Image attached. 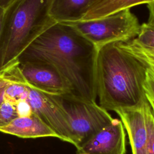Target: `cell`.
<instances>
[{"mask_svg":"<svg viewBox=\"0 0 154 154\" xmlns=\"http://www.w3.org/2000/svg\"><path fill=\"white\" fill-rule=\"evenodd\" d=\"M97 52L70 26L55 22L24 51L17 61H38L52 66L71 85V94L95 102Z\"/></svg>","mask_w":154,"mask_h":154,"instance_id":"cell-1","label":"cell"},{"mask_svg":"<svg viewBox=\"0 0 154 154\" xmlns=\"http://www.w3.org/2000/svg\"><path fill=\"white\" fill-rule=\"evenodd\" d=\"M146 71L143 63L116 43L101 48L95 66L100 106L114 111L142 106L147 101L143 87Z\"/></svg>","mask_w":154,"mask_h":154,"instance_id":"cell-2","label":"cell"},{"mask_svg":"<svg viewBox=\"0 0 154 154\" xmlns=\"http://www.w3.org/2000/svg\"><path fill=\"white\" fill-rule=\"evenodd\" d=\"M49 0H14L4 10L0 37V73L15 64L24 51L55 23Z\"/></svg>","mask_w":154,"mask_h":154,"instance_id":"cell-3","label":"cell"},{"mask_svg":"<svg viewBox=\"0 0 154 154\" xmlns=\"http://www.w3.org/2000/svg\"><path fill=\"white\" fill-rule=\"evenodd\" d=\"M99 51L104 46L125 43L139 34L141 25L130 9L96 20L66 23Z\"/></svg>","mask_w":154,"mask_h":154,"instance_id":"cell-4","label":"cell"},{"mask_svg":"<svg viewBox=\"0 0 154 154\" xmlns=\"http://www.w3.org/2000/svg\"><path fill=\"white\" fill-rule=\"evenodd\" d=\"M66 113L72 144L79 147L113 119L96 102L86 100L71 94L54 95Z\"/></svg>","mask_w":154,"mask_h":154,"instance_id":"cell-5","label":"cell"},{"mask_svg":"<svg viewBox=\"0 0 154 154\" xmlns=\"http://www.w3.org/2000/svg\"><path fill=\"white\" fill-rule=\"evenodd\" d=\"M8 82H15L54 95L72 93L69 83L52 66L38 61H18L0 73Z\"/></svg>","mask_w":154,"mask_h":154,"instance_id":"cell-6","label":"cell"},{"mask_svg":"<svg viewBox=\"0 0 154 154\" xmlns=\"http://www.w3.org/2000/svg\"><path fill=\"white\" fill-rule=\"evenodd\" d=\"M27 100L32 112L58 135L59 139L72 144L66 113L54 94L29 87Z\"/></svg>","mask_w":154,"mask_h":154,"instance_id":"cell-7","label":"cell"},{"mask_svg":"<svg viewBox=\"0 0 154 154\" xmlns=\"http://www.w3.org/2000/svg\"><path fill=\"white\" fill-rule=\"evenodd\" d=\"M125 133L121 120L112 121L76 148L77 154H125Z\"/></svg>","mask_w":154,"mask_h":154,"instance_id":"cell-8","label":"cell"},{"mask_svg":"<svg viewBox=\"0 0 154 154\" xmlns=\"http://www.w3.org/2000/svg\"><path fill=\"white\" fill-rule=\"evenodd\" d=\"M149 105L147 101L140 107L115 111L128 132L132 154H147L149 138L147 115Z\"/></svg>","mask_w":154,"mask_h":154,"instance_id":"cell-9","label":"cell"},{"mask_svg":"<svg viewBox=\"0 0 154 154\" xmlns=\"http://www.w3.org/2000/svg\"><path fill=\"white\" fill-rule=\"evenodd\" d=\"M117 45L154 72V27L144 23L137 37Z\"/></svg>","mask_w":154,"mask_h":154,"instance_id":"cell-10","label":"cell"},{"mask_svg":"<svg viewBox=\"0 0 154 154\" xmlns=\"http://www.w3.org/2000/svg\"><path fill=\"white\" fill-rule=\"evenodd\" d=\"M0 132L21 138H38L58 135L33 112L27 116L18 117Z\"/></svg>","mask_w":154,"mask_h":154,"instance_id":"cell-11","label":"cell"},{"mask_svg":"<svg viewBox=\"0 0 154 154\" xmlns=\"http://www.w3.org/2000/svg\"><path fill=\"white\" fill-rule=\"evenodd\" d=\"M92 0H49V15L56 23L79 21Z\"/></svg>","mask_w":154,"mask_h":154,"instance_id":"cell-12","label":"cell"},{"mask_svg":"<svg viewBox=\"0 0 154 154\" xmlns=\"http://www.w3.org/2000/svg\"><path fill=\"white\" fill-rule=\"evenodd\" d=\"M153 0H92L87 11L79 21H87L103 18L125 9Z\"/></svg>","mask_w":154,"mask_h":154,"instance_id":"cell-13","label":"cell"},{"mask_svg":"<svg viewBox=\"0 0 154 154\" xmlns=\"http://www.w3.org/2000/svg\"><path fill=\"white\" fill-rule=\"evenodd\" d=\"M29 87L26 84L10 82L4 91V100L16 104L20 101L27 99Z\"/></svg>","mask_w":154,"mask_h":154,"instance_id":"cell-14","label":"cell"},{"mask_svg":"<svg viewBox=\"0 0 154 154\" xmlns=\"http://www.w3.org/2000/svg\"><path fill=\"white\" fill-rule=\"evenodd\" d=\"M18 117L16 104L4 100L0 106V129L9 125Z\"/></svg>","mask_w":154,"mask_h":154,"instance_id":"cell-15","label":"cell"},{"mask_svg":"<svg viewBox=\"0 0 154 154\" xmlns=\"http://www.w3.org/2000/svg\"><path fill=\"white\" fill-rule=\"evenodd\" d=\"M143 87L146 99L154 114V73L148 68Z\"/></svg>","mask_w":154,"mask_h":154,"instance_id":"cell-16","label":"cell"},{"mask_svg":"<svg viewBox=\"0 0 154 154\" xmlns=\"http://www.w3.org/2000/svg\"><path fill=\"white\" fill-rule=\"evenodd\" d=\"M147 115L149 131L147 154H154V114L149 105L147 108Z\"/></svg>","mask_w":154,"mask_h":154,"instance_id":"cell-17","label":"cell"},{"mask_svg":"<svg viewBox=\"0 0 154 154\" xmlns=\"http://www.w3.org/2000/svg\"><path fill=\"white\" fill-rule=\"evenodd\" d=\"M16 105L19 117L29 116L32 112L31 107L27 99L19 102Z\"/></svg>","mask_w":154,"mask_h":154,"instance_id":"cell-18","label":"cell"},{"mask_svg":"<svg viewBox=\"0 0 154 154\" xmlns=\"http://www.w3.org/2000/svg\"><path fill=\"white\" fill-rule=\"evenodd\" d=\"M147 8L149 12L147 23L154 27V0L147 4Z\"/></svg>","mask_w":154,"mask_h":154,"instance_id":"cell-19","label":"cell"},{"mask_svg":"<svg viewBox=\"0 0 154 154\" xmlns=\"http://www.w3.org/2000/svg\"><path fill=\"white\" fill-rule=\"evenodd\" d=\"M14 0H0V7L3 9H6Z\"/></svg>","mask_w":154,"mask_h":154,"instance_id":"cell-20","label":"cell"},{"mask_svg":"<svg viewBox=\"0 0 154 154\" xmlns=\"http://www.w3.org/2000/svg\"><path fill=\"white\" fill-rule=\"evenodd\" d=\"M4 10H5L4 9L0 7V37H1V30H2V20H3Z\"/></svg>","mask_w":154,"mask_h":154,"instance_id":"cell-21","label":"cell"},{"mask_svg":"<svg viewBox=\"0 0 154 154\" xmlns=\"http://www.w3.org/2000/svg\"><path fill=\"white\" fill-rule=\"evenodd\" d=\"M5 87L0 88V106L2 103V102L4 101V91L5 89Z\"/></svg>","mask_w":154,"mask_h":154,"instance_id":"cell-22","label":"cell"},{"mask_svg":"<svg viewBox=\"0 0 154 154\" xmlns=\"http://www.w3.org/2000/svg\"><path fill=\"white\" fill-rule=\"evenodd\" d=\"M9 82H10L5 80L1 76H0V88L7 86Z\"/></svg>","mask_w":154,"mask_h":154,"instance_id":"cell-23","label":"cell"},{"mask_svg":"<svg viewBox=\"0 0 154 154\" xmlns=\"http://www.w3.org/2000/svg\"><path fill=\"white\" fill-rule=\"evenodd\" d=\"M153 73H154V72H153Z\"/></svg>","mask_w":154,"mask_h":154,"instance_id":"cell-24","label":"cell"}]
</instances>
